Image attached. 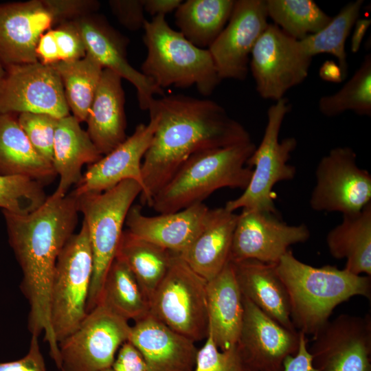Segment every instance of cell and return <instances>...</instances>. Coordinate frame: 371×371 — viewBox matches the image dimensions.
Wrapping results in <instances>:
<instances>
[{
	"instance_id": "1",
	"label": "cell",
	"mask_w": 371,
	"mask_h": 371,
	"mask_svg": "<svg viewBox=\"0 0 371 371\" xmlns=\"http://www.w3.org/2000/svg\"><path fill=\"white\" fill-rule=\"evenodd\" d=\"M157 118L142 164V204L154 196L195 153L251 140L247 129L210 100L178 94L155 98L148 109Z\"/></svg>"
},
{
	"instance_id": "2",
	"label": "cell",
	"mask_w": 371,
	"mask_h": 371,
	"mask_svg": "<svg viewBox=\"0 0 371 371\" xmlns=\"http://www.w3.org/2000/svg\"><path fill=\"white\" fill-rule=\"evenodd\" d=\"M78 212L73 192L65 196L54 192L25 215L3 210L8 242L22 271L20 289L29 304L28 330L32 335L44 334L57 368L60 357L50 323V289L58 257L74 234Z\"/></svg>"
},
{
	"instance_id": "3",
	"label": "cell",
	"mask_w": 371,
	"mask_h": 371,
	"mask_svg": "<svg viewBox=\"0 0 371 371\" xmlns=\"http://www.w3.org/2000/svg\"><path fill=\"white\" fill-rule=\"evenodd\" d=\"M276 270L288 293L293 325L305 335L319 330L341 303L355 296L370 299V276L335 266L313 267L290 250L276 264Z\"/></svg>"
},
{
	"instance_id": "4",
	"label": "cell",
	"mask_w": 371,
	"mask_h": 371,
	"mask_svg": "<svg viewBox=\"0 0 371 371\" xmlns=\"http://www.w3.org/2000/svg\"><path fill=\"white\" fill-rule=\"evenodd\" d=\"M256 148L249 140L195 153L154 196L149 207L159 214L175 212L203 203L223 188L245 190L252 175L247 162Z\"/></svg>"
},
{
	"instance_id": "5",
	"label": "cell",
	"mask_w": 371,
	"mask_h": 371,
	"mask_svg": "<svg viewBox=\"0 0 371 371\" xmlns=\"http://www.w3.org/2000/svg\"><path fill=\"white\" fill-rule=\"evenodd\" d=\"M144 43L147 56L141 72L162 89L195 86L204 95H211L221 81L208 49L197 47L173 30L164 15L146 21Z\"/></svg>"
},
{
	"instance_id": "6",
	"label": "cell",
	"mask_w": 371,
	"mask_h": 371,
	"mask_svg": "<svg viewBox=\"0 0 371 371\" xmlns=\"http://www.w3.org/2000/svg\"><path fill=\"white\" fill-rule=\"evenodd\" d=\"M141 192L140 185L130 179L102 192L77 196L78 210L88 229L93 258L87 313L99 302L105 277L117 254L127 214Z\"/></svg>"
},
{
	"instance_id": "7",
	"label": "cell",
	"mask_w": 371,
	"mask_h": 371,
	"mask_svg": "<svg viewBox=\"0 0 371 371\" xmlns=\"http://www.w3.org/2000/svg\"><path fill=\"white\" fill-rule=\"evenodd\" d=\"M93 258L86 223L59 254L52 281L49 317L56 342L72 333L87 316Z\"/></svg>"
},
{
	"instance_id": "8",
	"label": "cell",
	"mask_w": 371,
	"mask_h": 371,
	"mask_svg": "<svg viewBox=\"0 0 371 371\" xmlns=\"http://www.w3.org/2000/svg\"><path fill=\"white\" fill-rule=\"evenodd\" d=\"M290 110L286 98L269 107L262 139L247 162L252 168L250 181L238 197L225 203L224 207L228 211L241 208L278 214L272 199L273 188L278 182L293 179L296 174L295 167L288 164L297 147L296 139L291 137L279 141L282 122Z\"/></svg>"
},
{
	"instance_id": "9",
	"label": "cell",
	"mask_w": 371,
	"mask_h": 371,
	"mask_svg": "<svg viewBox=\"0 0 371 371\" xmlns=\"http://www.w3.org/2000/svg\"><path fill=\"white\" fill-rule=\"evenodd\" d=\"M207 282L174 254L166 274L149 301L150 313L194 342L206 339Z\"/></svg>"
},
{
	"instance_id": "10",
	"label": "cell",
	"mask_w": 371,
	"mask_h": 371,
	"mask_svg": "<svg viewBox=\"0 0 371 371\" xmlns=\"http://www.w3.org/2000/svg\"><path fill=\"white\" fill-rule=\"evenodd\" d=\"M131 326L101 304L79 326L58 343L60 371H102L110 368L120 346L128 340Z\"/></svg>"
},
{
	"instance_id": "11",
	"label": "cell",
	"mask_w": 371,
	"mask_h": 371,
	"mask_svg": "<svg viewBox=\"0 0 371 371\" xmlns=\"http://www.w3.org/2000/svg\"><path fill=\"white\" fill-rule=\"evenodd\" d=\"M66 0L0 3V60L4 68L38 62L41 37L55 25L71 21Z\"/></svg>"
},
{
	"instance_id": "12",
	"label": "cell",
	"mask_w": 371,
	"mask_h": 371,
	"mask_svg": "<svg viewBox=\"0 0 371 371\" xmlns=\"http://www.w3.org/2000/svg\"><path fill=\"white\" fill-rule=\"evenodd\" d=\"M312 58L300 51L297 40L269 23L250 56L249 67L261 98L275 102L308 76Z\"/></svg>"
},
{
	"instance_id": "13",
	"label": "cell",
	"mask_w": 371,
	"mask_h": 371,
	"mask_svg": "<svg viewBox=\"0 0 371 371\" xmlns=\"http://www.w3.org/2000/svg\"><path fill=\"white\" fill-rule=\"evenodd\" d=\"M311 208L342 214L361 211L371 203V175L358 166L357 155L348 146L330 150L317 164Z\"/></svg>"
},
{
	"instance_id": "14",
	"label": "cell",
	"mask_w": 371,
	"mask_h": 371,
	"mask_svg": "<svg viewBox=\"0 0 371 371\" xmlns=\"http://www.w3.org/2000/svg\"><path fill=\"white\" fill-rule=\"evenodd\" d=\"M58 71L41 63L10 65L0 80V113L70 115Z\"/></svg>"
},
{
	"instance_id": "15",
	"label": "cell",
	"mask_w": 371,
	"mask_h": 371,
	"mask_svg": "<svg viewBox=\"0 0 371 371\" xmlns=\"http://www.w3.org/2000/svg\"><path fill=\"white\" fill-rule=\"evenodd\" d=\"M308 351L318 371H371V318L341 314L313 335Z\"/></svg>"
},
{
	"instance_id": "16",
	"label": "cell",
	"mask_w": 371,
	"mask_h": 371,
	"mask_svg": "<svg viewBox=\"0 0 371 371\" xmlns=\"http://www.w3.org/2000/svg\"><path fill=\"white\" fill-rule=\"evenodd\" d=\"M305 224L290 225L278 214L243 209L233 234L229 261L256 260L277 264L293 245L308 240Z\"/></svg>"
},
{
	"instance_id": "17",
	"label": "cell",
	"mask_w": 371,
	"mask_h": 371,
	"mask_svg": "<svg viewBox=\"0 0 371 371\" xmlns=\"http://www.w3.org/2000/svg\"><path fill=\"white\" fill-rule=\"evenodd\" d=\"M268 19L265 0L235 1L227 23L208 47L221 80L247 78L251 53Z\"/></svg>"
},
{
	"instance_id": "18",
	"label": "cell",
	"mask_w": 371,
	"mask_h": 371,
	"mask_svg": "<svg viewBox=\"0 0 371 371\" xmlns=\"http://www.w3.org/2000/svg\"><path fill=\"white\" fill-rule=\"evenodd\" d=\"M243 297L244 313L236 348L247 371H281L294 355L300 332L287 329Z\"/></svg>"
},
{
	"instance_id": "19",
	"label": "cell",
	"mask_w": 371,
	"mask_h": 371,
	"mask_svg": "<svg viewBox=\"0 0 371 371\" xmlns=\"http://www.w3.org/2000/svg\"><path fill=\"white\" fill-rule=\"evenodd\" d=\"M157 124V117L150 114L148 124H138L130 137L89 165L72 192L76 196L102 192L130 179L137 182L142 192V159L150 145Z\"/></svg>"
},
{
	"instance_id": "20",
	"label": "cell",
	"mask_w": 371,
	"mask_h": 371,
	"mask_svg": "<svg viewBox=\"0 0 371 371\" xmlns=\"http://www.w3.org/2000/svg\"><path fill=\"white\" fill-rule=\"evenodd\" d=\"M85 43L87 53L103 68L109 69L130 82L136 89L139 106L148 110L155 95H164L155 85L127 60L126 48L128 41L102 19L84 16L74 20Z\"/></svg>"
},
{
	"instance_id": "21",
	"label": "cell",
	"mask_w": 371,
	"mask_h": 371,
	"mask_svg": "<svg viewBox=\"0 0 371 371\" xmlns=\"http://www.w3.org/2000/svg\"><path fill=\"white\" fill-rule=\"evenodd\" d=\"M210 210L201 203L175 212L150 216L143 214L142 206L133 205L125 224L133 235L179 255L199 235Z\"/></svg>"
},
{
	"instance_id": "22",
	"label": "cell",
	"mask_w": 371,
	"mask_h": 371,
	"mask_svg": "<svg viewBox=\"0 0 371 371\" xmlns=\"http://www.w3.org/2000/svg\"><path fill=\"white\" fill-rule=\"evenodd\" d=\"M142 355L148 371H193L195 342L149 313L131 326L128 340Z\"/></svg>"
},
{
	"instance_id": "23",
	"label": "cell",
	"mask_w": 371,
	"mask_h": 371,
	"mask_svg": "<svg viewBox=\"0 0 371 371\" xmlns=\"http://www.w3.org/2000/svg\"><path fill=\"white\" fill-rule=\"evenodd\" d=\"M122 78L104 68L87 118V133L103 156L126 139Z\"/></svg>"
},
{
	"instance_id": "24",
	"label": "cell",
	"mask_w": 371,
	"mask_h": 371,
	"mask_svg": "<svg viewBox=\"0 0 371 371\" xmlns=\"http://www.w3.org/2000/svg\"><path fill=\"white\" fill-rule=\"evenodd\" d=\"M238 214L224 207L210 210L196 238L179 256L206 281L217 276L229 261Z\"/></svg>"
},
{
	"instance_id": "25",
	"label": "cell",
	"mask_w": 371,
	"mask_h": 371,
	"mask_svg": "<svg viewBox=\"0 0 371 371\" xmlns=\"http://www.w3.org/2000/svg\"><path fill=\"white\" fill-rule=\"evenodd\" d=\"M209 333L217 347L225 350L236 346L243 319V297L233 265L207 282Z\"/></svg>"
},
{
	"instance_id": "26",
	"label": "cell",
	"mask_w": 371,
	"mask_h": 371,
	"mask_svg": "<svg viewBox=\"0 0 371 371\" xmlns=\"http://www.w3.org/2000/svg\"><path fill=\"white\" fill-rule=\"evenodd\" d=\"M231 262L243 295L284 328L297 330L291 319L288 293L276 264L256 260Z\"/></svg>"
},
{
	"instance_id": "27",
	"label": "cell",
	"mask_w": 371,
	"mask_h": 371,
	"mask_svg": "<svg viewBox=\"0 0 371 371\" xmlns=\"http://www.w3.org/2000/svg\"><path fill=\"white\" fill-rule=\"evenodd\" d=\"M100 153L87 131L73 115L58 119L56 128L52 165L60 181L54 193L65 196L74 184L77 185L82 175V166L98 161Z\"/></svg>"
},
{
	"instance_id": "28",
	"label": "cell",
	"mask_w": 371,
	"mask_h": 371,
	"mask_svg": "<svg viewBox=\"0 0 371 371\" xmlns=\"http://www.w3.org/2000/svg\"><path fill=\"white\" fill-rule=\"evenodd\" d=\"M0 175H22L43 185L57 176L52 164L34 149L16 114L0 113Z\"/></svg>"
},
{
	"instance_id": "29",
	"label": "cell",
	"mask_w": 371,
	"mask_h": 371,
	"mask_svg": "<svg viewBox=\"0 0 371 371\" xmlns=\"http://www.w3.org/2000/svg\"><path fill=\"white\" fill-rule=\"evenodd\" d=\"M330 255L346 260L344 269L371 276V203L361 211L343 214L342 221L326 236Z\"/></svg>"
},
{
	"instance_id": "30",
	"label": "cell",
	"mask_w": 371,
	"mask_h": 371,
	"mask_svg": "<svg viewBox=\"0 0 371 371\" xmlns=\"http://www.w3.org/2000/svg\"><path fill=\"white\" fill-rule=\"evenodd\" d=\"M234 0H187L175 10V23L191 43L201 49L211 45L227 23Z\"/></svg>"
},
{
	"instance_id": "31",
	"label": "cell",
	"mask_w": 371,
	"mask_h": 371,
	"mask_svg": "<svg viewBox=\"0 0 371 371\" xmlns=\"http://www.w3.org/2000/svg\"><path fill=\"white\" fill-rule=\"evenodd\" d=\"M174 254L126 229L122 233L116 256L127 264L149 303L166 274Z\"/></svg>"
},
{
	"instance_id": "32",
	"label": "cell",
	"mask_w": 371,
	"mask_h": 371,
	"mask_svg": "<svg viewBox=\"0 0 371 371\" xmlns=\"http://www.w3.org/2000/svg\"><path fill=\"white\" fill-rule=\"evenodd\" d=\"M98 304L128 321H138L150 313L149 303L136 278L117 256L107 271Z\"/></svg>"
},
{
	"instance_id": "33",
	"label": "cell",
	"mask_w": 371,
	"mask_h": 371,
	"mask_svg": "<svg viewBox=\"0 0 371 371\" xmlns=\"http://www.w3.org/2000/svg\"><path fill=\"white\" fill-rule=\"evenodd\" d=\"M52 66L59 74L69 110L80 122L87 120L104 68L90 54Z\"/></svg>"
},
{
	"instance_id": "34",
	"label": "cell",
	"mask_w": 371,
	"mask_h": 371,
	"mask_svg": "<svg viewBox=\"0 0 371 371\" xmlns=\"http://www.w3.org/2000/svg\"><path fill=\"white\" fill-rule=\"evenodd\" d=\"M363 4V0L348 3L320 31L297 40L302 53L311 58L319 54H331L337 58L346 79L348 70L346 43L359 19Z\"/></svg>"
},
{
	"instance_id": "35",
	"label": "cell",
	"mask_w": 371,
	"mask_h": 371,
	"mask_svg": "<svg viewBox=\"0 0 371 371\" xmlns=\"http://www.w3.org/2000/svg\"><path fill=\"white\" fill-rule=\"evenodd\" d=\"M268 18L284 33L302 40L323 29L332 17L311 0H265Z\"/></svg>"
},
{
	"instance_id": "36",
	"label": "cell",
	"mask_w": 371,
	"mask_h": 371,
	"mask_svg": "<svg viewBox=\"0 0 371 371\" xmlns=\"http://www.w3.org/2000/svg\"><path fill=\"white\" fill-rule=\"evenodd\" d=\"M318 109L326 117L347 111L359 115H371V55L367 54L353 76L336 93L321 97Z\"/></svg>"
},
{
	"instance_id": "37",
	"label": "cell",
	"mask_w": 371,
	"mask_h": 371,
	"mask_svg": "<svg viewBox=\"0 0 371 371\" xmlns=\"http://www.w3.org/2000/svg\"><path fill=\"white\" fill-rule=\"evenodd\" d=\"M36 54L45 65L80 59L87 49L74 21L66 22L45 32L40 38Z\"/></svg>"
},
{
	"instance_id": "38",
	"label": "cell",
	"mask_w": 371,
	"mask_h": 371,
	"mask_svg": "<svg viewBox=\"0 0 371 371\" xmlns=\"http://www.w3.org/2000/svg\"><path fill=\"white\" fill-rule=\"evenodd\" d=\"M44 186L26 176L0 175V207L15 214H30L46 201Z\"/></svg>"
},
{
	"instance_id": "39",
	"label": "cell",
	"mask_w": 371,
	"mask_h": 371,
	"mask_svg": "<svg viewBox=\"0 0 371 371\" xmlns=\"http://www.w3.org/2000/svg\"><path fill=\"white\" fill-rule=\"evenodd\" d=\"M18 122L35 151L52 164L53 147L58 119L44 113H22Z\"/></svg>"
},
{
	"instance_id": "40",
	"label": "cell",
	"mask_w": 371,
	"mask_h": 371,
	"mask_svg": "<svg viewBox=\"0 0 371 371\" xmlns=\"http://www.w3.org/2000/svg\"><path fill=\"white\" fill-rule=\"evenodd\" d=\"M198 350L193 371H247L243 366L236 346L220 350L211 335Z\"/></svg>"
},
{
	"instance_id": "41",
	"label": "cell",
	"mask_w": 371,
	"mask_h": 371,
	"mask_svg": "<svg viewBox=\"0 0 371 371\" xmlns=\"http://www.w3.org/2000/svg\"><path fill=\"white\" fill-rule=\"evenodd\" d=\"M113 14L120 23L131 31L144 28V0H113L109 1Z\"/></svg>"
},
{
	"instance_id": "42",
	"label": "cell",
	"mask_w": 371,
	"mask_h": 371,
	"mask_svg": "<svg viewBox=\"0 0 371 371\" xmlns=\"http://www.w3.org/2000/svg\"><path fill=\"white\" fill-rule=\"evenodd\" d=\"M0 371H47L38 336H31L29 350L24 357L16 361L0 363Z\"/></svg>"
},
{
	"instance_id": "43",
	"label": "cell",
	"mask_w": 371,
	"mask_h": 371,
	"mask_svg": "<svg viewBox=\"0 0 371 371\" xmlns=\"http://www.w3.org/2000/svg\"><path fill=\"white\" fill-rule=\"evenodd\" d=\"M111 368L113 371H148L142 355L129 341L120 346Z\"/></svg>"
},
{
	"instance_id": "44",
	"label": "cell",
	"mask_w": 371,
	"mask_h": 371,
	"mask_svg": "<svg viewBox=\"0 0 371 371\" xmlns=\"http://www.w3.org/2000/svg\"><path fill=\"white\" fill-rule=\"evenodd\" d=\"M281 371H318L313 366L306 335L300 332L299 346L294 355L288 356Z\"/></svg>"
},
{
	"instance_id": "45",
	"label": "cell",
	"mask_w": 371,
	"mask_h": 371,
	"mask_svg": "<svg viewBox=\"0 0 371 371\" xmlns=\"http://www.w3.org/2000/svg\"><path fill=\"white\" fill-rule=\"evenodd\" d=\"M183 1L181 0H144V12L156 16L164 15L176 10Z\"/></svg>"
},
{
	"instance_id": "46",
	"label": "cell",
	"mask_w": 371,
	"mask_h": 371,
	"mask_svg": "<svg viewBox=\"0 0 371 371\" xmlns=\"http://www.w3.org/2000/svg\"><path fill=\"white\" fill-rule=\"evenodd\" d=\"M370 19L359 18L353 27L350 39V49L353 53H357L361 47L363 39L370 26Z\"/></svg>"
},
{
	"instance_id": "47",
	"label": "cell",
	"mask_w": 371,
	"mask_h": 371,
	"mask_svg": "<svg viewBox=\"0 0 371 371\" xmlns=\"http://www.w3.org/2000/svg\"><path fill=\"white\" fill-rule=\"evenodd\" d=\"M319 76L324 81L334 83L345 80L339 65L333 60H327L322 63L319 69Z\"/></svg>"
},
{
	"instance_id": "48",
	"label": "cell",
	"mask_w": 371,
	"mask_h": 371,
	"mask_svg": "<svg viewBox=\"0 0 371 371\" xmlns=\"http://www.w3.org/2000/svg\"><path fill=\"white\" fill-rule=\"evenodd\" d=\"M4 74H5V68H4L2 63L0 60V80L3 78Z\"/></svg>"
},
{
	"instance_id": "49",
	"label": "cell",
	"mask_w": 371,
	"mask_h": 371,
	"mask_svg": "<svg viewBox=\"0 0 371 371\" xmlns=\"http://www.w3.org/2000/svg\"><path fill=\"white\" fill-rule=\"evenodd\" d=\"M102 371H113V369L111 368H107L106 370H104Z\"/></svg>"
}]
</instances>
